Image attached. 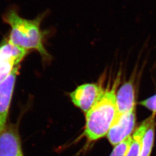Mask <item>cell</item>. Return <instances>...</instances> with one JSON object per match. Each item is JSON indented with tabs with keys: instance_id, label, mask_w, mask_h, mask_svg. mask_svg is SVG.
Listing matches in <instances>:
<instances>
[{
	"instance_id": "cell-1",
	"label": "cell",
	"mask_w": 156,
	"mask_h": 156,
	"mask_svg": "<svg viewBox=\"0 0 156 156\" xmlns=\"http://www.w3.org/2000/svg\"><path fill=\"white\" fill-rule=\"evenodd\" d=\"M121 79L119 73L112 84L108 83L99 99L86 113L84 135L90 142L107 135L112 126L116 113V93Z\"/></svg>"
},
{
	"instance_id": "cell-2",
	"label": "cell",
	"mask_w": 156,
	"mask_h": 156,
	"mask_svg": "<svg viewBox=\"0 0 156 156\" xmlns=\"http://www.w3.org/2000/svg\"><path fill=\"white\" fill-rule=\"evenodd\" d=\"M42 18L27 19L11 9L6 13L4 20L11 27L8 38L10 43L27 51L36 50L43 58L49 59L50 55L44 46L45 33L41 28Z\"/></svg>"
},
{
	"instance_id": "cell-3",
	"label": "cell",
	"mask_w": 156,
	"mask_h": 156,
	"mask_svg": "<svg viewBox=\"0 0 156 156\" xmlns=\"http://www.w3.org/2000/svg\"><path fill=\"white\" fill-rule=\"evenodd\" d=\"M102 79L98 83H87L78 86L69 94L73 104L86 113L93 107L103 93Z\"/></svg>"
},
{
	"instance_id": "cell-4",
	"label": "cell",
	"mask_w": 156,
	"mask_h": 156,
	"mask_svg": "<svg viewBox=\"0 0 156 156\" xmlns=\"http://www.w3.org/2000/svg\"><path fill=\"white\" fill-rule=\"evenodd\" d=\"M27 51L12 45L7 39L0 42V82L20 66Z\"/></svg>"
},
{
	"instance_id": "cell-5",
	"label": "cell",
	"mask_w": 156,
	"mask_h": 156,
	"mask_svg": "<svg viewBox=\"0 0 156 156\" xmlns=\"http://www.w3.org/2000/svg\"><path fill=\"white\" fill-rule=\"evenodd\" d=\"M19 67H17L5 79L0 82V133L5 128Z\"/></svg>"
},
{
	"instance_id": "cell-6",
	"label": "cell",
	"mask_w": 156,
	"mask_h": 156,
	"mask_svg": "<svg viewBox=\"0 0 156 156\" xmlns=\"http://www.w3.org/2000/svg\"><path fill=\"white\" fill-rule=\"evenodd\" d=\"M135 98L134 78L131 77L128 81L122 84L117 89L116 98V113L113 123L122 116L135 109Z\"/></svg>"
},
{
	"instance_id": "cell-7",
	"label": "cell",
	"mask_w": 156,
	"mask_h": 156,
	"mask_svg": "<svg viewBox=\"0 0 156 156\" xmlns=\"http://www.w3.org/2000/svg\"><path fill=\"white\" fill-rule=\"evenodd\" d=\"M136 123L135 109L122 116L112 126L107 134V138L113 146L120 143L131 135Z\"/></svg>"
},
{
	"instance_id": "cell-8",
	"label": "cell",
	"mask_w": 156,
	"mask_h": 156,
	"mask_svg": "<svg viewBox=\"0 0 156 156\" xmlns=\"http://www.w3.org/2000/svg\"><path fill=\"white\" fill-rule=\"evenodd\" d=\"M0 156H24L18 129L6 124L0 133Z\"/></svg>"
},
{
	"instance_id": "cell-9",
	"label": "cell",
	"mask_w": 156,
	"mask_h": 156,
	"mask_svg": "<svg viewBox=\"0 0 156 156\" xmlns=\"http://www.w3.org/2000/svg\"><path fill=\"white\" fill-rule=\"evenodd\" d=\"M156 115L152 114L150 117L146 119L135 129L132 135V142L129 147L127 156H140L142 140L146 129L151 123L155 120Z\"/></svg>"
},
{
	"instance_id": "cell-10",
	"label": "cell",
	"mask_w": 156,
	"mask_h": 156,
	"mask_svg": "<svg viewBox=\"0 0 156 156\" xmlns=\"http://www.w3.org/2000/svg\"><path fill=\"white\" fill-rule=\"evenodd\" d=\"M156 123L155 120L146 129L142 140L140 156H151L154 145Z\"/></svg>"
},
{
	"instance_id": "cell-11",
	"label": "cell",
	"mask_w": 156,
	"mask_h": 156,
	"mask_svg": "<svg viewBox=\"0 0 156 156\" xmlns=\"http://www.w3.org/2000/svg\"><path fill=\"white\" fill-rule=\"evenodd\" d=\"M131 142L132 136L130 135L120 143L115 145L109 156H127Z\"/></svg>"
},
{
	"instance_id": "cell-12",
	"label": "cell",
	"mask_w": 156,
	"mask_h": 156,
	"mask_svg": "<svg viewBox=\"0 0 156 156\" xmlns=\"http://www.w3.org/2000/svg\"><path fill=\"white\" fill-rule=\"evenodd\" d=\"M139 104L149 109L152 112V114L156 115V94L153 95L144 100L141 101Z\"/></svg>"
}]
</instances>
